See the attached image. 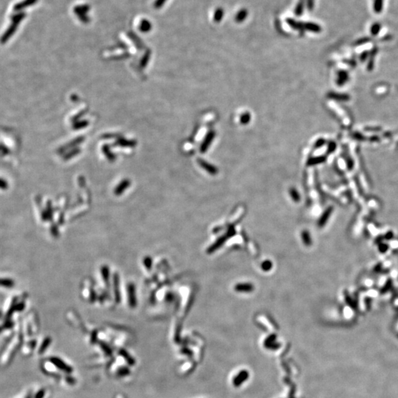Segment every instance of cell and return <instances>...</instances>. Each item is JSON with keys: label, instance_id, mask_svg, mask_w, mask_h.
<instances>
[{"label": "cell", "instance_id": "5", "mask_svg": "<svg viewBox=\"0 0 398 398\" xmlns=\"http://www.w3.org/2000/svg\"><path fill=\"white\" fill-rule=\"evenodd\" d=\"M304 0H301L300 2L298 3V5H296V10H295V14H296V16H301L302 14V13L304 11Z\"/></svg>", "mask_w": 398, "mask_h": 398}, {"label": "cell", "instance_id": "2", "mask_svg": "<svg viewBox=\"0 0 398 398\" xmlns=\"http://www.w3.org/2000/svg\"><path fill=\"white\" fill-rule=\"evenodd\" d=\"M248 16V11L246 9H243L237 13L236 16H235V21L237 22H242L246 19Z\"/></svg>", "mask_w": 398, "mask_h": 398}, {"label": "cell", "instance_id": "3", "mask_svg": "<svg viewBox=\"0 0 398 398\" xmlns=\"http://www.w3.org/2000/svg\"><path fill=\"white\" fill-rule=\"evenodd\" d=\"M17 303H18L17 302V297H14V299H13L11 305H10L9 310H8L7 312V314H6V317H7L8 318H10V317H11L13 313L16 311V307Z\"/></svg>", "mask_w": 398, "mask_h": 398}, {"label": "cell", "instance_id": "7", "mask_svg": "<svg viewBox=\"0 0 398 398\" xmlns=\"http://www.w3.org/2000/svg\"><path fill=\"white\" fill-rule=\"evenodd\" d=\"M307 6L309 10H311L312 9H313V0H307Z\"/></svg>", "mask_w": 398, "mask_h": 398}, {"label": "cell", "instance_id": "6", "mask_svg": "<svg viewBox=\"0 0 398 398\" xmlns=\"http://www.w3.org/2000/svg\"><path fill=\"white\" fill-rule=\"evenodd\" d=\"M25 305L24 301H21V302H19L16 304V311L18 312H21L23 310L25 309Z\"/></svg>", "mask_w": 398, "mask_h": 398}, {"label": "cell", "instance_id": "1", "mask_svg": "<svg viewBox=\"0 0 398 398\" xmlns=\"http://www.w3.org/2000/svg\"><path fill=\"white\" fill-rule=\"evenodd\" d=\"M15 285V282L11 279L0 278V286L7 288H12Z\"/></svg>", "mask_w": 398, "mask_h": 398}, {"label": "cell", "instance_id": "4", "mask_svg": "<svg viewBox=\"0 0 398 398\" xmlns=\"http://www.w3.org/2000/svg\"><path fill=\"white\" fill-rule=\"evenodd\" d=\"M224 15V10L222 8H218L217 10H215V14H214V21H216V22H219L222 20L223 19Z\"/></svg>", "mask_w": 398, "mask_h": 398}]
</instances>
